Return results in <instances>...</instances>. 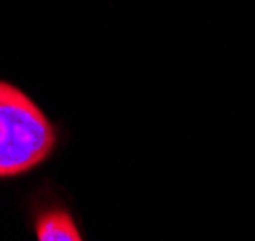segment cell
<instances>
[{"label": "cell", "instance_id": "6da1fadb", "mask_svg": "<svg viewBox=\"0 0 255 241\" xmlns=\"http://www.w3.org/2000/svg\"><path fill=\"white\" fill-rule=\"evenodd\" d=\"M56 146V130L21 90L0 82V178L25 174L44 163Z\"/></svg>", "mask_w": 255, "mask_h": 241}, {"label": "cell", "instance_id": "7a4b0ae2", "mask_svg": "<svg viewBox=\"0 0 255 241\" xmlns=\"http://www.w3.org/2000/svg\"><path fill=\"white\" fill-rule=\"evenodd\" d=\"M35 232L37 241H83L73 216L62 207H50L38 213Z\"/></svg>", "mask_w": 255, "mask_h": 241}]
</instances>
